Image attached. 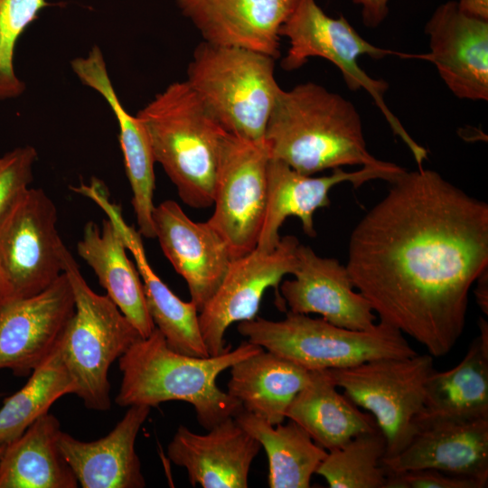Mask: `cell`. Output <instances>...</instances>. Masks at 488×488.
<instances>
[{"mask_svg":"<svg viewBox=\"0 0 488 488\" xmlns=\"http://www.w3.org/2000/svg\"><path fill=\"white\" fill-rule=\"evenodd\" d=\"M298 244L296 237L285 236L272 251L254 249L231 259L217 290L199 312L200 329L210 355L230 348L226 347V330L234 323L256 318L267 288H275L277 305L285 311L278 288L283 277L296 267Z\"/></svg>","mask_w":488,"mask_h":488,"instance_id":"12","label":"cell"},{"mask_svg":"<svg viewBox=\"0 0 488 488\" xmlns=\"http://www.w3.org/2000/svg\"><path fill=\"white\" fill-rule=\"evenodd\" d=\"M406 170L396 164L386 167L362 166L359 171L333 169L329 175L314 177L294 170L286 164L269 158L267 189L264 219L255 249L269 252L276 249L281 237L279 230L286 218L297 217L303 231L310 238L316 236L314 213L330 206V190L342 183L355 188L375 179L393 182Z\"/></svg>","mask_w":488,"mask_h":488,"instance_id":"15","label":"cell"},{"mask_svg":"<svg viewBox=\"0 0 488 488\" xmlns=\"http://www.w3.org/2000/svg\"><path fill=\"white\" fill-rule=\"evenodd\" d=\"M430 51L400 53L432 62L449 90L458 99H488V20L463 12L457 1L434 11L426 24Z\"/></svg>","mask_w":488,"mask_h":488,"instance_id":"14","label":"cell"},{"mask_svg":"<svg viewBox=\"0 0 488 488\" xmlns=\"http://www.w3.org/2000/svg\"><path fill=\"white\" fill-rule=\"evenodd\" d=\"M429 353L382 358L326 370L333 383L356 406L369 412L386 440V455L399 453L417 431L425 408V386L435 371Z\"/></svg>","mask_w":488,"mask_h":488,"instance_id":"9","label":"cell"},{"mask_svg":"<svg viewBox=\"0 0 488 488\" xmlns=\"http://www.w3.org/2000/svg\"><path fill=\"white\" fill-rule=\"evenodd\" d=\"M385 455L386 440L376 429L328 451L315 474L331 488H385L388 472L381 464Z\"/></svg>","mask_w":488,"mask_h":488,"instance_id":"31","label":"cell"},{"mask_svg":"<svg viewBox=\"0 0 488 488\" xmlns=\"http://www.w3.org/2000/svg\"><path fill=\"white\" fill-rule=\"evenodd\" d=\"M230 369L226 391L271 425L284 422L289 405L312 379V371L264 349Z\"/></svg>","mask_w":488,"mask_h":488,"instance_id":"25","label":"cell"},{"mask_svg":"<svg viewBox=\"0 0 488 488\" xmlns=\"http://www.w3.org/2000/svg\"><path fill=\"white\" fill-rule=\"evenodd\" d=\"M62 263L75 308L60 341L61 354L73 380L74 394L86 408L106 411L111 406L108 370L143 337L107 295L88 286L67 248Z\"/></svg>","mask_w":488,"mask_h":488,"instance_id":"6","label":"cell"},{"mask_svg":"<svg viewBox=\"0 0 488 488\" xmlns=\"http://www.w3.org/2000/svg\"><path fill=\"white\" fill-rule=\"evenodd\" d=\"M361 8L362 22L367 27L379 26L387 17L390 0H354Z\"/></svg>","mask_w":488,"mask_h":488,"instance_id":"35","label":"cell"},{"mask_svg":"<svg viewBox=\"0 0 488 488\" xmlns=\"http://www.w3.org/2000/svg\"><path fill=\"white\" fill-rule=\"evenodd\" d=\"M61 425L45 413L0 457V488H76L78 481L59 446Z\"/></svg>","mask_w":488,"mask_h":488,"instance_id":"27","label":"cell"},{"mask_svg":"<svg viewBox=\"0 0 488 488\" xmlns=\"http://www.w3.org/2000/svg\"><path fill=\"white\" fill-rule=\"evenodd\" d=\"M37 152L31 145L16 147L0 157V219L33 181Z\"/></svg>","mask_w":488,"mask_h":488,"instance_id":"33","label":"cell"},{"mask_svg":"<svg viewBox=\"0 0 488 488\" xmlns=\"http://www.w3.org/2000/svg\"><path fill=\"white\" fill-rule=\"evenodd\" d=\"M326 370L312 371L310 382L295 397L286 418L298 424L326 451L378 428L369 412L361 411L338 391Z\"/></svg>","mask_w":488,"mask_h":488,"instance_id":"26","label":"cell"},{"mask_svg":"<svg viewBox=\"0 0 488 488\" xmlns=\"http://www.w3.org/2000/svg\"><path fill=\"white\" fill-rule=\"evenodd\" d=\"M12 298L11 288L0 263V301Z\"/></svg>","mask_w":488,"mask_h":488,"instance_id":"38","label":"cell"},{"mask_svg":"<svg viewBox=\"0 0 488 488\" xmlns=\"http://www.w3.org/2000/svg\"><path fill=\"white\" fill-rule=\"evenodd\" d=\"M385 488H483L475 480L435 469L389 473Z\"/></svg>","mask_w":488,"mask_h":488,"instance_id":"34","label":"cell"},{"mask_svg":"<svg viewBox=\"0 0 488 488\" xmlns=\"http://www.w3.org/2000/svg\"><path fill=\"white\" fill-rule=\"evenodd\" d=\"M5 446H0V457L4 452V449H5Z\"/></svg>","mask_w":488,"mask_h":488,"instance_id":"39","label":"cell"},{"mask_svg":"<svg viewBox=\"0 0 488 488\" xmlns=\"http://www.w3.org/2000/svg\"><path fill=\"white\" fill-rule=\"evenodd\" d=\"M75 308L63 272L39 294L0 301V370L28 376L58 346Z\"/></svg>","mask_w":488,"mask_h":488,"instance_id":"13","label":"cell"},{"mask_svg":"<svg viewBox=\"0 0 488 488\" xmlns=\"http://www.w3.org/2000/svg\"><path fill=\"white\" fill-rule=\"evenodd\" d=\"M152 217L164 256L185 280L191 301L200 312L232 259L227 244L207 221H192L173 200L155 206Z\"/></svg>","mask_w":488,"mask_h":488,"instance_id":"18","label":"cell"},{"mask_svg":"<svg viewBox=\"0 0 488 488\" xmlns=\"http://www.w3.org/2000/svg\"><path fill=\"white\" fill-rule=\"evenodd\" d=\"M389 183L353 229L345 267L380 322L445 356L488 268V205L423 167Z\"/></svg>","mask_w":488,"mask_h":488,"instance_id":"1","label":"cell"},{"mask_svg":"<svg viewBox=\"0 0 488 488\" xmlns=\"http://www.w3.org/2000/svg\"><path fill=\"white\" fill-rule=\"evenodd\" d=\"M127 249L120 229L110 215L102 221L100 228L88 221L77 243L79 256L93 269L107 296L145 338L155 326L139 272L127 258Z\"/></svg>","mask_w":488,"mask_h":488,"instance_id":"23","label":"cell"},{"mask_svg":"<svg viewBox=\"0 0 488 488\" xmlns=\"http://www.w3.org/2000/svg\"><path fill=\"white\" fill-rule=\"evenodd\" d=\"M235 420L258 441L268 461L270 488H308L327 452L296 422L271 425L241 408Z\"/></svg>","mask_w":488,"mask_h":488,"instance_id":"29","label":"cell"},{"mask_svg":"<svg viewBox=\"0 0 488 488\" xmlns=\"http://www.w3.org/2000/svg\"><path fill=\"white\" fill-rule=\"evenodd\" d=\"M261 350L244 341L218 355L182 354L172 350L155 328L118 359L122 380L115 401L120 407L150 408L171 400L184 401L193 407L199 424L209 430L242 408L239 400L217 386L218 376Z\"/></svg>","mask_w":488,"mask_h":488,"instance_id":"3","label":"cell"},{"mask_svg":"<svg viewBox=\"0 0 488 488\" xmlns=\"http://www.w3.org/2000/svg\"><path fill=\"white\" fill-rule=\"evenodd\" d=\"M296 0H177L211 44L279 56L280 29Z\"/></svg>","mask_w":488,"mask_h":488,"instance_id":"20","label":"cell"},{"mask_svg":"<svg viewBox=\"0 0 488 488\" xmlns=\"http://www.w3.org/2000/svg\"><path fill=\"white\" fill-rule=\"evenodd\" d=\"M70 66L83 85L103 97L117 118L138 232L142 237L154 239L155 235L152 215L155 209L153 196L155 161L147 133L139 118L129 114L118 99L99 46H93L87 55L72 60Z\"/></svg>","mask_w":488,"mask_h":488,"instance_id":"21","label":"cell"},{"mask_svg":"<svg viewBox=\"0 0 488 488\" xmlns=\"http://www.w3.org/2000/svg\"><path fill=\"white\" fill-rule=\"evenodd\" d=\"M233 417L197 434L180 425L167 446L169 459L186 469L192 486L247 488L251 465L261 449Z\"/></svg>","mask_w":488,"mask_h":488,"instance_id":"19","label":"cell"},{"mask_svg":"<svg viewBox=\"0 0 488 488\" xmlns=\"http://www.w3.org/2000/svg\"><path fill=\"white\" fill-rule=\"evenodd\" d=\"M474 290L476 303L485 315L488 314V272L485 270L475 281Z\"/></svg>","mask_w":488,"mask_h":488,"instance_id":"37","label":"cell"},{"mask_svg":"<svg viewBox=\"0 0 488 488\" xmlns=\"http://www.w3.org/2000/svg\"><path fill=\"white\" fill-rule=\"evenodd\" d=\"M99 207L117 223L127 249L136 260L149 314L156 329L164 335L167 345L176 352L196 356H210L204 343L199 311L192 302L180 299L150 267L138 230L127 224L121 208L109 198H103Z\"/></svg>","mask_w":488,"mask_h":488,"instance_id":"24","label":"cell"},{"mask_svg":"<svg viewBox=\"0 0 488 488\" xmlns=\"http://www.w3.org/2000/svg\"><path fill=\"white\" fill-rule=\"evenodd\" d=\"M74 392L75 385L63 362L59 343L32 371L25 385L4 400L0 408V446L20 436L61 396Z\"/></svg>","mask_w":488,"mask_h":488,"instance_id":"30","label":"cell"},{"mask_svg":"<svg viewBox=\"0 0 488 488\" xmlns=\"http://www.w3.org/2000/svg\"><path fill=\"white\" fill-rule=\"evenodd\" d=\"M478 324L480 334L462 361L428 376L425 408L418 418H488V324L480 317Z\"/></svg>","mask_w":488,"mask_h":488,"instance_id":"28","label":"cell"},{"mask_svg":"<svg viewBox=\"0 0 488 488\" xmlns=\"http://www.w3.org/2000/svg\"><path fill=\"white\" fill-rule=\"evenodd\" d=\"M155 161L188 206L206 209L213 194L228 135L186 80L169 84L140 109Z\"/></svg>","mask_w":488,"mask_h":488,"instance_id":"4","label":"cell"},{"mask_svg":"<svg viewBox=\"0 0 488 488\" xmlns=\"http://www.w3.org/2000/svg\"><path fill=\"white\" fill-rule=\"evenodd\" d=\"M292 279L282 281L279 295L289 311L318 314L327 322L351 330L372 329L375 314L369 301L354 286L345 266L336 258L317 255L298 244Z\"/></svg>","mask_w":488,"mask_h":488,"instance_id":"17","label":"cell"},{"mask_svg":"<svg viewBox=\"0 0 488 488\" xmlns=\"http://www.w3.org/2000/svg\"><path fill=\"white\" fill-rule=\"evenodd\" d=\"M237 329L247 341L308 371L341 369L418 353L400 331L380 321L371 330L358 331L288 311L282 320L257 316L239 322Z\"/></svg>","mask_w":488,"mask_h":488,"instance_id":"7","label":"cell"},{"mask_svg":"<svg viewBox=\"0 0 488 488\" xmlns=\"http://www.w3.org/2000/svg\"><path fill=\"white\" fill-rule=\"evenodd\" d=\"M275 60L261 52L202 41L193 52L185 80L226 132L264 143L281 90L275 77Z\"/></svg>","mask_w":488,"mask_h":488,"instance_id":"5","label":"cell"},{"mask_svg":"<svg viewBox=\"0 0 488 488\" xmlns=\"http://www.w3.org/2000/svg\"><path fill=\"white\" fill-rule=\"evenodd\" d=\"M389 473L435 469L488 484V418L424 417L417 419L410 442L383 457Z\"/></svg>","mask_w":488,"mask_h":488,"instance_id":"16","label":"cell"},{"mask_svg":"<svg viewBox=\"0 0 488 488\" xmlns=\"http://www.w3.org/2000/svg\"><path fill=\"white\" fill-rule=\"evenodd\" d=\"M280 36L288 39L289 48L281 65L286 70H297L309 58L320 57L333 63L342 72L348 88L364 89L380 109L394 134L406 144L418 166L427 158V151L408 134L384 101L389 88L386 81L371 78L358 65V58L368 55L381 59L399 52L375 46L350 24L343 15L329 16L315 0H296L280 29Z\"/></svg>","mask_w":488,"mask_h":488,"instance_id":"8","label":"cell"},{"mask_svg":"<svg viewBox=\"0 0 488 488\" xmlns=\"http://www.w3.org/2000/svg\"><path fill=\"white\" fill-rule=\"evenodd\" d=\"M151 408L128 407L115 427L95 441L79 440L61 432L60 450L83 488H143L145 486L135 444Z\"/></svg>","mask_w":488,"mask_h":488,"instance_id":"22","label":"cell"},{"mask_svg":"<svg viewBox=\"0 0 488 488\" xmlns=\"http://www.w3.org/2000/svg\"><path fill=\"white\" fill-rule=\"evenodd\" d=\"M457 4L465 14L488 20V0H458Z\"/></svg>","mask_w":488,"mask_h":488,"instance_id":"36","label":"cell"},{"mask_svg":"<svg viewBox=\"0 0 488 488\" xmlns=\"http://www.w3.org/2000/svg\"><path fill=\"white\" fill-rule=\"evenodd\" d=\"M269 158L305 175L344 165L386 167L369 153L355 106L314 82L279 91L264 135Z\"/></svg>","mask_w":488,"mask_h":488,"instance_id":"2","label":"cell"},{"mask_svg":"<svg viewBox=\"0 0 488 488\" xmlns=\"http://www.w3.org/2000/svg\"><path fill=\"white\" fill-rule=\"evenodd\" d=\"M56 224L52 199L30 187L0 219V263L12 298L39 294L63 273L66 247Z\"/></svg>","mask_w":488,"mask_h":488,"instance_id":"10","label":"cell"},{"mask_svg":"<svg viewBox=\"0 0 488 488\" xmlns=\"http://www.w3.org/2000/svg\"><path fill=\"white\" fill-rule=\"evenodd\" d=\"M46 5L45 0H0V100L18 98L25 90L14 70V50L20 36Z\"/></svg>","mask_w":488,"mask_h":488,"instance_id":"32","label":"cell"},{"mask_svg":"<svg viewBox=\"0 0 488 488\" xmlns=\"http://www.w3.org/2000/svg\"><path fill=\"white\" fill-rule=\"evenodd\" d=\"M269 156L264 143L227 135L207 222L227 244L232 258L253 250L262 226Z\"/></svg>","mask_w":488,"mask_h":488,"instance_id":"11","label":"cell"}]
</instances>
